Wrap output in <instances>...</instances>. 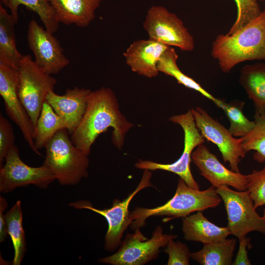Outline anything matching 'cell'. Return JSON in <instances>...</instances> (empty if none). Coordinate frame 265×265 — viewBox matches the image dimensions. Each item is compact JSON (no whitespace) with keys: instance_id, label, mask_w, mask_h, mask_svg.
I'll use <instances>...</instances> for the list:
<instances>
[{"instance_id":"obj_22","label":"cell","mask_w":265,"mask_h":265,"mask_svg":"<svg viewBox=\"0 0 265 265\" xmlns=\"http://www.w3.org/2000/svg\"><path fill=\"white\" fill-rule=\"evenodd\" d=\"M236 243L232 238L203 244L201 249L191 253V258L201 265H232Z\"/></svg>"},{"instance_id":"obj_20","label":"cell","mask_w":265,"mask_h":265,"mask_svg":"<svg viewBox=\"0 0 265 265\" xmlns=\"http://www.w3.org/2000/svg\"><path fill=\"white\" fill-rule=\"evenodd\" d=\"M17 24L11 14L0 3V65L18 71L23 55L16 44L15 26Z\"/></svg>"},{"instance_id":"obj_15","label":"cell","mask_w":265,"mask_h":265,"mask_svg":"<svg viewBox=\"0 0 265 265\" xmlns=\"http://www.w3.org/2000/svg\"><path fill=\"white\" fill-rule=\"evenodd\" d=\"M191 161L200 174L215 188L227 186L238 191L247 190L246 175L226 168L204 143L198 145L193 151Z\"/></svg>"},{"instance_id":"obj_9","label":"cell","mask_w":265,"mask_h":265,"mask_svg":"<svg viewBox=\"0 0 265 265\" xmlns=\"http://www.w3.org/2000/svg\"><path fill=\"white\" fill-rule=\"evenodd\" d=\"M152 175L151 171L144 170L142 178L135 189L122 201L114 199L112 206L109 208L103 210L96 209L89 201L85 200L72 202L69 205L77 209L89 210L106 218L108 229L105 237L104 248L107 251H114L119 247L124 233L132 223L130 218V212L129 211L130 204L139 191L153 186L150 182Z\"/></svg>"},{"instance_id":"obj_11","label":"cell","mask_w":265,"mask_h":265,"mask_svg":"<svg viewBox=\"0 0 265 265\" xmlns=\"http://www.w3.org/2000/svg\"><path fill=\"white\" fill-rule=\"evenodd\" d=\"M5 164L0 168V191L5 193L21 186L32 185L46 189L56 180L53 172L44 165L31 167L21 159L14 145L8 151Z\"/></svg>"},{"instance_id":"obj_1","label":"cell","mask_w":265,"mask_h":265,"mask_svg":"<svg viewBox=\"0 0 265 265\" xmlns=\"http://www.w3.org/2000/svg\"><path fill=\"white\" fill-rule=\"evenodd\" d=\"M133 126L119 109L112 90L103 87L91 91L85 113L70 137L76 146L89 156L97 138L109 128L112 129L113 145L121 149L126 135Z\"/></svg>"},{"instance_id":"obj_25","label":"cell","mask_w":265,"mask_h":265,"mask_svg":"<svg viewBox=\"0 0 265 265\" xmlns=\"http://www.w3.org/2000/svg\"><path fill=\"white\" fill-rule=\"evenodd\" d=\"M7 232L12 241L14 254L13 265H20L26 252V241L23 227L21 201L18 200L5 213Z\"/></svg>"},{"instance_id":"obj_10","label":"cell","mask_w":265,"mask_h":265,"mask_svg":"<svg viewBox=\"0 0 265 265\" xmlns=\"http://www.w3.org/2000/svg\"><path fill=\"white\" fill-rule=\"evenodd\" d=\"M143 26L149 39L168 47H177L183 51L191 52L194 48L193 37L183 21L164 6H151L147 11Z\"/></svg>"},{"instance_id":"obj_29","label":"cell","mask_w":265,"mask_h":265,"mask_svg":"<svg viewBox=\"0 0 265 265\" xmlns=\"http://www.w3.org/2000/svg\"><path fill=\"white\" fill-rule=\"evenodd\" d=\"M237 6V17L227 34L240 29L248 23L258 17L262 11L259 0H234Z\"/></svg>"},{"instance_id":"obj_3","label":"cell","mask_w":265,"mask_h":265,"mask_svg":"<svg viewBox=\"0 0 265 265\" xmlns=\"http://www.w3.org/2000/svg\"><path fill=\"white\" fill-rule=\"evenodd\" d=\"M222 201L213 186L200 190L190 187L180 178L175 194L166 203L153 208L136 207L130 212V226L133 231L140 229L145 225L146 219L153 216L164 217V222L183 218L193 212L215 208Z\"/></svg>"},{"instance_id":"obj_30","label":"cell","mask_w":265,"mask_h":265,"mask_svg":"<svg viewBox=\"0 0 265 265\" xmlns=\"http://www.w3.org/2000/svg\"><path fill=\"white\" fill-rule=\"evenodd\" d=\"M247 190L253 200L256 209L265 205V166L254 170L246 175Z\"/></svg>"},{"instance_id":"obj_6","label":"cell","mask_w":265,"mask_h":265,"mask_svg":"<svg viewBox=\"0 0 265 265\" xmlns=\"http://www.w3.org/2000/svg\"><path fill=\"white\" fill-rule=\"evenodd\" d=\"M173 238H177V236L163 234L160 226L155 229L150 238L137 229L133 233L126 235L117 252L98 262L111 265H144L157 259L160 249L165 247Z\"/></svg>"},{"instance_id":"obj_37","label":"cell","mask_w":265,"mask_h":265,"mask_svg":"<svg viewBox=\"0 0 265 265\" xmlns=\"http://www.w3.org/2000/svg\"><path fill=\"white\" fill-rule=\"evenodd\" d=\"M260 0V1H264V0Z\"/></svg>"},{"instance_id":"obj_16","label":"cell","mask_w":265,"mask_h":265,"mask_svg":"<svg viewBox=\"0 0 265 265\" xmlns=\"http://www.w3.org/2000/svg\"><path fill=\"white\" fill-rule=\"evenodd\" d=\"M169 47L149 39L133 42L123 53L131 70L148 78L156 77L159 71L158 62Z\"/></svg>"},{"instance_id":"obj_18","label":"cell","mask_w":265,"mask_h":265,"mask_svg":"<svg viewBox=\"0 0 265 265\" xmlns=\"http://www.w3.org/2000/svg\"><path fill=\"white\" fill-rule=\"evenodd\" d=\"M53 8L59 23L75 24L80 27L89 26L103 0H47Z\"/></svg>"},{"instance_id":"obj_8","label":"cell","mask_w":265,"mask_h":265,"mask_svg":"<svg viewBox=\"0 0 265 265\" xmlns=\"http://www.w3.org/2000/svg\"><path fill=\"white\" fill-rule=\"evenodd\" d=\"M169 120L179 125L184 131V148L179 159L169 164L140 159L135 163V166L140 169L151 171L161 170L173 173L183 179L190 187L199 189V186L192 174L190 164L193 151L198 145L205 142V138L196 126L191 109L185 113L172 116Z\"/></svg>"},{"instance_id":"obj_14","label":"cell","mask_w":265,"mask_h":265,"mask_svg":"<svg viewBox=\"0 0 265 265\" xmlns=\"http://www.w3.org/2000/svg\"><path fill=\"white\" fill-rule=\"evenodd\" d=\"M18 71L0 65V94L3 99L5 111L18 126L31 150L39 156L33 141L34 126L18 93Z\"/></svg>"},{"instance_id":"obj_5","label":"cell","mask_w":265,"mask_h":265,"mask_svg":"<svg viewBox=\"0 0 265 265\" xmlns=\"http://www.w3.org/2000/svg\"><path fill=\"white\" fill-rule=\"evenodd\" d=\"M18 71V95L34 128L46 97L53 91L57 81L42 70L30 55H23Z\"/></svg>"},{"instance_id":"obj_4","label":"cell","mask_w":265,"mask_h":265,"mask_svg":"<svg viewBox=\"0 0 265 265\" xmlns=\"http://www.w3.org/2000/svg\"><path fill=\"white\" fill-rule=\"evenodd\" d=\"M69 134L65 128L56 132L45 147L43 164L63 186L76 185L88 176V156L73 144Z\"/></svg>"},{"instance_id":"obj_28","label":"cell","mask_w":265,"mask_h":265,"mask_svg":"<svg viewBox=\"0 0 265 265\" xmlns=\"http://www.w3.org/2000/svg\"><path fill=\"white\" fill-rule=\"evenodd\" d=\"M244 103L240 101H231L228 103L220 100L217 106L225 112L230 122L228 129L235 137H242L253 128L254 121L249 120L243 112Z\"/></svg>"},{"instance_id":"obj_2","label":"cell","mask_w":265,"mask_h":265,"mask_svg":"<svg viewBox=\"0 0 265 265\" xmlns=\"http://www.w3.org/2000/svg\"><path fill=\"white\" fill-rule=\"evenodd\" d=\"M211 55L225 73L243 62L265 60V10L234 33L218 35L212 43Z\"/></svg>"},{"instance_id":"obj_35","label":"cell","mask_w":265,"mask_h":265,"mask_svg":"<svg viewBox=\"0 0 265 265\" xmlns=\"http://www.w3.org/2000/svg\"><path fill=\"white\" fill-rule=\"evenodd\" d=\"M2 2L6 6L8 7L9 0H2Z\"/></svg>"},{"instance_id":"obj_23","label":"cell","mask_w":265,"mask_h":265,"mask_svg":"<svg viewBox=\"0 0 265 265\" xmlns=\"http://www.w3.org/2000/svg\"><path fill=\"white\" fill-rule=\"evenodd\" d=\"M67 129L64 121L46 101L33 132V141L37 150L45 148L57 132Z\"/></svg>"},{"instance_id":"obj_21","label":"cell","mask_w":265,"mask_h":265,"mask_svg":"<svg viewBox=\"0 0 265 265\" xmlns=\"http://www.w3.org/2000/svg\"><path fill=\"white\" fill-rule=\"evenodd\" d=\"M248 98L252 100L255 111L265 110V63H255L244 66L239 79Z\"/></svg>"},{"instance_id":"obj_26","label":"cell","mask_w":265,"mask_h":265,"mask_svg":"<svg viewBox=\"0 0 265 265\" xmlns=\"http://www.w3.org/2000/svg\"><path fill=\"white\" fill-rule=\"evenodd\" d=\"M23 5L35 12L45 26L52 34L58 29L59 24L55 12L47 0H9L8 7L16 22L18 21V7Z\"/></svg>"},{"instance_id":"obj_32","label":"cell","mask_w":265,"mask_h":265,"mask_svg":"<svg viewBox=\"0 0 265 265\" xmlns=\"http://www.w3.org/2000/svg\"><path fill=\"white\" fill-rule=\"evenodd\" d=\"M15 136L12 127L8 120L0 115V168L3 166L5 158L9 150L15 145Z\"/></svg>"},{"instance_id":"obj_31","label":"cell","mask_w":265,"mask_h":265,"mask_svg":"<svg viewBox=\"0 0 265 265\" xmlns=\"http://www.w3.org/2000/svg\"><path fill=\"white\" fill-rule=\"evenodd\" d=\"M176 238L170 239L164 250L168 255V265H188L191 252L186 245Z\"/></svg>"},{"instance_id":"obj_27","label":"cell","mask_w":265,"mask_h":265,"mask_svg":"<svg viewBox=\"0 0 265 265\" xmlns=\"http://www.w3.org/2000/svg\"><path fill=\"white\" fill-rule=\"evenodd\" d=\"M254 126L242 137V146L246 153L254 151L253 159L257 162L265 163V110L255 111Z\"/></svg>"},{"instance_id":"obj_24","label":"cell","mask_w":265,"mask_h":265,"mask_svg":"<svg viewBox=\"0 0 265 265\" xmlns=\"http://www.w3.org/2000/svg\"><path fill=\"white\" fill-rule=\"evenodd\" d=\"M178 58V55L175 50L169 47L158 62V68L159 72L173 77L178 83L199 92L203 96L213 102L216 106L220 99L213 96L199 83L182 72L177 65Z\"/></svg>"},{"instance_id":"obj_12","label":"cell","mask_w":265,"mask_h":265,"mask_svg":"<svg viewBox=\"0 0 265 265\" xmlns=\"http://www.w3.org/2000/svg\"><path fill=\"white\" fill-rule=\"evenodd\" d=\"M191 110L196 126L202 136L217 146L223 160L229 163L232 170L239 172L238 164L247 153L242 146V138L234 137L201 107Z\"/></svg>"},{"instance_id":"obj_34","label":"cell","mask_w":265,"mask_h":265,"mask_svg":"<svg viewBox=\"0 0 265 265\" xmlns=\"http://www.w3.org/2000/svg\"><path fill=\"white\" fill-rule=\"evenodd\" d=\"M7 207V202L5 198L0 197V242L4 241L6 238L7 232L5 214L4 212Z\"/></svg>"},{"instance_id":"obj_13","label":"cell","mask_w":265,"mask_h":265,"mask_svg":"<svg viewBox=\"0 0 265 265\" xmlns=\"http://www.w3.org/2000/svg\"><path fill=\"white\" fill-rule=\"evenodd\" d=\"M27 40L35 62L45 73L57 74L69 64L58 40L34 19L29 22Z\"/></svg>"},{"instance_id":"obj_17","label":"cell","mask_w":265,"mask_h":265,"mask_svg":"<svg viewBox=\"0 0 265 265\" xmlns=\"http://www.w3.org/2000/svg\"><path fill=\"white\" fill-rule=\"evenodd\" d=\"M91 92L90 89L75 87L67 89L62 95L51 91L46 97V101L65 122L70 135L79 125L85 113Z\"/></svg>"},{"instance_id":"obj_7","label":"cell","mask_w":265,"mask_h":265,"mask_svg":"<svg viewBox=\"0 0 265 265\" xmlns=\"http://www.w3.org/2000/svg\"><path fill=\"white\" fill-rule=\"evenodd\" d=\"M216 191L223 201L231 235L239 240L254 231L265 234V220L256 212L248 190H236L222 186Z\"/></svg>"},{"instance_id":"obj_36","label":"cell","mask_w":265,"mask_h":265,"mask_svg":"<svg viewBox=\"0 0 265 265\" xmlns=\"http://www.w3.org/2000/svg\"><path fill=\"white\" fill-rule=\"evenodd\" d=\"M263 217H264L265 220V209L263 210Z\"/></svg>"},{"instance_id":"obj_33","label":"cell","mask_w":265,"mask_h":265,"mask_svg":"<svg viewBox=\"0 0 265 265\" xmlns=\"http://www.w3.org/2000/svg\"><path fill=\"white\" fill-rule=\"evenodd\" d=\"M250 238H244L239 240L238 252L233 262L234 265H250L248 256V250L252 247Z\"/></svg>"},{"instance_id":"obj_19","label":"cell","mask_w":265,"mask_h":265,"mask_svg":"<svg viewBox=\"0 0 265 265\" xmlns=\"http://www.w3.org/2000/svg\"><path fill=\"white\" fill-rule=\"evenodd\" d=\"M182 231L186 240L203 244L225 239L231 235L227 227H219L212 223L202 211L182 218Z\"/></svg>"}]
</instances>
